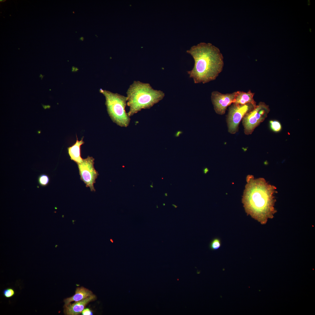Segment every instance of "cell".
Returning a JSON list of instances; mask_svg holds the SVG:
<instances>
[{"mask_svg": "<svg viewBox=\"0 0 315 315\" xmlns=\"http://www.w3.org/2000/svg\"><path fill=\"white\" fill-rule=\"evenodd\" d=\"M246 181L242 200L245 211L262 224H265L276 212L274 196L276 188L264 178L255 179L252 175L248 176Z\"/></svg>", "mask_w": 315, "mask_h": 315, "instance_id": "6da1fadb", "label": "cell"}, {"mask_svg": "<svg viewBox=\"0 0 315 315\" xmlns=\"http://www.w3.org/2000/svg\"><path fill=\"white\" fill-rule=\"evenodd\" d=\"M186 52L194 60L193 68L187 73L195 83L204 84L214 80L222 71L223 55L219 49L211 43H200Z\"/></svg>", "mask_w": 315, "mask_h": 315, "instance_id": "7a4b0ae2", "label": "cell"}, {"mask_svg": "<svg viewBox=\"0 0 315 315\" xmlns=\"http://www.w3.org/2000/svg\"><path fill=\"white\" fill-rule=\"evenodd\" d=\"M127 114L130 117L142 109H149L162 100L165 96L160 90H154L148 83L134 81L127 92Z\"/></svg>", "mask_w": 315, "mask_h": 315, "instance_id": "3957f363", "label": "cell"}, {"mask_svg": "<svg viewBox=\"0 0 315 315\" xmlns=\"http://www.w3.org/2000/svg\"><path fill=\"white\" fill-rule=\"evenodd\" d=\"M100 92L105 97L107 110L113 122L121 127L128 126L131 119L125 110L127 97L102 89Z\"/></svg>", "mask_w": 315, "mask_h": 315, "instance_id": "277c9868", "label": "cell"}, {"mask_svg": "<svg viewBox=\"0 0 315 315\" xmlns=\"http://www.w3.org/2000/svg\"><path fill=\"white\" fill-rule=\"evenodd\" d=\"M270 111L268 106L260 102L251 111L246 113L242 119L244 133L251 134L254 129L267 117Z\"/></svg>", "mask_w": 315, "mask_h": 315, "instance_id": "5b68a950", "label": "cell"}, {"mask_svg": "<svg viewBox=\"0 0 315 315\" xmlns=\"http://www.w3.org/2000/svg\"><path fill=\"white\" fill-rule=\"evenodd\" d=\"M255 107L250 103L244 105L232 104L229 108L227 118L228 132L233 134L237 132L241 120L246 113Z\"/></svg>", "mask_w": 315, "mask_h": 315, "instance_id": "8992f818", "label": "cell"}, {"mask_svg": "<svg viewBox=\"0 0 315 315\" xmlns=\"http://www.w3.org/2000/svg\"><path fill=\"white\" fill-rule=\"evenodd\" d=\"M94 159L88 156L83 159L82 162L77 164L80 179L85 183L87 187H89L91 191H95L94 184L99 174L94 168Z\"/></svg>", "mask_w": 315, "mask_h": 315, "instance_id": "52a82bcc", "label": "cell"}, {"mask_svg": "<svg viewBox=\"0 0 315 315\" xmlns=\"http://www.w3.org/2000/svg\"><path fill=\"white\" fill-rule=\"evenodd\" d=\"M237 91L223 94L217 91L211 93V99L215 112L220 115L224 114L227 107L233 103Z\"/></svg>", "mask_w": 315, "mask_h": 315, "instance_id": "ba28073f", "label": "cell"}, {"mask_svg": "<svg viewBox=\"0 0 315 315\" xmlns=\"http://www.w3.org/2000/svg\"><path fill=\"white\" fill-rule=\"evenodd\" d=\"M97 299L96 296L94 294L82 300L71 303L64 305V312L66 315H78L82 313L86 306L90 302L94 301Z\"/></svg>", "mask_w": 315, "mask_h": 315, "instance_id": "9c48e42d", "label": "cell"}, {"mask_svg": "<svg viewBox=\"0 0 315 315\" xmlns=\"http://www.w3.org/2000/svg\"><path fill=\"white\" fill-rule=\"evenodd\" d=\"M76 136L77 139L76 143L68 148V152L70 159L78 164L83 160V159L81 156V146L84 142L83 140V137L80 141H79L77 135Z\"/></svg>", "mask_w": 315, "mask_h": 315, "instance_id": "30bf717a", "label": "cell"}, {"mask_svg": "<svg viewBox=\"0 0 315 315\" xmlns=\"http://www.w3.org/2000/svg\"><path fill=\"white\" fill-rule=\"evenodd\" d=\"M92 292L84 287L76 288L75 294L72 296L65 299L64 305H66L73 301H79L93 295Z\"/></svg>", "mask_w": 315, "mask_h": 315, "instance_id": "8fae6325", "label": "cell"}, {"mask_svg": "<svg viewBox=\"0 0 315 315\" xmlns=\"http://www.w3.org/2000/svg\"><path fill=\"white\" fill-rule=\"evenodd\" d=\"M254 94V93L252 92L251 90L247 92L237 91L233 103L241 105L250 103L256 107V102L253 98Z\"/></svg>", "mask_w": 315, "mask_h": 315, "instance_id": "7c38bea8", "label": "cell"}, {"mask_svg": "<svg viewBox=\"0 0 315 315\" xmlns=\"http://www.w3.org/2000/svg\"><path fill=\"white\" fill-rule=\"evenodd\" d=\"M50 179L48 175L42 174L40 175L38 178V181L41 186L45 187L47 186L49 183Z\"/></svg>", "mask_w": 315, "mask_h": 315, "instance_id": "4fadbf2b", "label": "cell"}, {"mask_svg": "<svg viewBox=\"0 0 315 315\" xmlns=\"http://www.w3.org/2000/svg\"><path fill=\"white\" fill-rule=\"evenodd\" d=\"M270 125L272 130L274 132H279L281 130L282 127L281 124L277 120L270 121Z\"/></svg>", "mask_w": 315, "mask_h": 315, "instance_id": "5bb4252c", "label": "cell"}, {"mask_svg": "<svg viewBox=\"0 0 315 315\" xmlns=\"http://www.w3.org/2000/svg\"><path fill=\"white\" fill-rule=\"evenodd\" d=\"M221 246V242L220 239L218 238H215L211 242L209 247L211 249L215 250L218 249Z\"/></svg>", "mask_w": 315, "mask_h": 315, "instance_id": "9a60e30c", "label": "cell"}, {"mask_svg": "<svg viewBox=\"0 0 315 315\" xmlns=\"http://www.w3.org/2000/svg\"><path fill=\"white\" fill-rule=\"evenodd\" d=\"M3 294L5 297L9 298L13 297L14 295L15 292L13 288H8L4 290Z\"/></svg>", "mask_w": 315, "mask_h": 315, "instance_id": "2e32d148", "label": "cell"}, {"mask_svg": "<svg viewBox=\"0 0 315 315\" xmlns=\"http://www.w3.org/2000/svg\"><path fill=\"white\" fill-rule=\"evenodd\" d=\"M82 313L83 315H92V311L88 308L84 309Z\"/></svg>", "mask_w": 315, "mask_h": 315, "instance_id": "e0dca14e", "label": "cell"}, {"mask_svg": "<svg viewBox=\"0 0 315 315\" xmlns=\"http://www.w3.org/2000/svg\"><path fill=\"white\" fill-rule=\"evenodd\" d=\"M79 39L82 41H83L84 40V38L83 37H81Z\"/></svg>", "mask_w": 315, "mask_h": 315, "instance_id": "ac0fdd59", "label": "cell"}, {"mask_svg": "<svg viewBox=\"0 0 315 315\" xmlns=\"http://www.w3.org/2000/svg\"><path fill=\"white\" fill-rule=\"evenodd\" d=\"M207 169H205V170H204L205 172L206 173L207 172Z\"/></svg>", "mask_w": 315, "mask_h": 315, "instance_id": "d6986e66", "label": "cell"}, {"mask_svg": "<svg viewBox=\"0 0 315 315\" xmlns=\"http://www.w3.org/2000/svg\"><path fill=\"white\" fill-rule=\"evenodd\" d=\"M165 196H167V195H168V194H167V193H165Z\"/></svg>", "mask_w": 315, "mask_h": 315, "instance_id": "ffe728a7", "label": "cell"}, {"mask_svg": "<svg viewBox=\"0 0 315 315\" xmlns=\"http://www.w3.org/2000/svg\"><path fill=\"white\" fill-rule=\"evenodd\" d=\"M41 76H40V77H41V79H42V78L43 77V76L41 74Z\"/></svg>", "mask_w": 315, "mask_h": 315, "instance_id": "44dd1931", "label": "cell"}]
</instances>
